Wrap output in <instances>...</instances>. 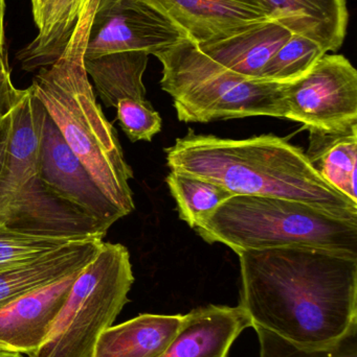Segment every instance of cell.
Returning <instances> with one entry per match:
<instances>
[{
    "instance_id": "6da1fadb",
    "label": "cell",
    "mask_w": 357,
    "mask_h": 357,
    "mask_svg": "<svg viewBox=\"0 0 357 357\" xmlns=\"http://www.w3.org/2000/svg\"><path fill=\"white\" fill-rule=\"evenodd\" d=\"M239 307L251 327L308 348L357 329V256L316 248L245 250Z\"/></svg>"
},
{
    "instance_id": "7a4b0ae2",
    "label": "cell",
    "mask_w": 357,
    "mask_h": 357,
    "mask_svg": "<svg viewBox=\"0 0 357 357\" xmlns=\"http://www.w3.org/2000/svg\"><path fill=\"white\" fill-rule=\"evenodd\" d=\"M172 172L211 181L234 195L301 202L344 220H357V203L333 188L287 138L247 139L198 135L190 130L165 149Z\"/></svg>"
},
{
    "instance_id": "3957f363",
    "label": "cell",
    "mask_w": 357,
    "mask_h": 357,
    "mask_svg": "<svg viewBox=\"0 0 357 357\" xmlns=\"http://www.w3.org/2000/svg\"><path fill=\"white\" fill-rule=\"evenodd\" d=\"M98 2H88L66 50L54 64L39 69L29 88L96 184L126 216L136 208L129 185L133 171L115 127L96 102L84 67L88 31Z\"/></svg>"
},
{
    "instance_id": "277c9868",
    "label": "cell",
    "mask_w": 357,
    "mask_h": 357,
    "mask_svg": "<svg viewBox=\"0 0 357 357\" xmlns=\"http://www.w3.org/2000/svg\"><path fill=\"white\" fill-rule=\"evenodd\" d=\"M207 243L245 250L307 247L357 256V220H344L301 202L232 195L197 220Z\"/></svg>"
},
{
    "instance_id": "5b68a950",
    "label": "cell",
    "mask_w": 357,
    "mask_h": 357,
    "mask_svg": "<svg viewBox=\"0 0 357 357\" xmlns=\"http://www.w3.org/2000/svg\"><path fill=\"white\" fill-rule=\"evenodd\" d=\"M161 86L182 123L272 116L286 119L284 84L245 79L210 59L186 39L156 56Z\"/></svg>"
},
{
    "instance_id": "8992f818",
    "label": "cell",
    "mask_w": 357,
    "mask_h": 357,
    "mask_svg": "<svg viewBox=\"0 0 357 357\" xmlns=\"http://www.w3.org/2000/svg\"><path fill=\"white\" fill-rule=\"evenodd\" d=\"M134 282L130 254L103 243L78 274L48 337L27 357H90L103 331L112 326Z\"/></svg>"
},
{
    "instance_id": "52a82bcc",
    "label": "cell",
    "mask_w": 357,
    "mask_h": 357,
    "mask_svg": "<svg viewBox=\"0 0 357 357\" xmlns=\"http://www.w3.org/2000/svg\"><path fill=\"white\" fill-rule=\"evenodd\" d=\"M286 119L312 131L357 127V71L343 54H325L301 79L284 84Z\"/></svg>"
},
{
    "instance_id": "ba28073f",
    "label": "cell",
    "mask_w": 357,
    "mask_h": 357,
    "mask_svg": "<svg viewBox=\"0 0 357 357\" xmlns=\"http://www.w3.org/2000/svg\"><path fill=\"white\" fill-rule=\"evenodd\" d=\"M186 39L180 27L143 0H99L84 59L125 52L156 56Z\"/></svg>"
},
{
    "instance_id": "9c48e42d",
    "label": "cell",
    "mask_w": 357,
    "mask_h": 357,
    "mask_svg": "<svg viewBox=\"0 0 357 357\" xmlns=\"http://www.w3.org/2000/svg\"><path fill=\"white\" fill-rule=\"evenodd\" d=\"M0 225L23 234L73 239H103L109 230L75 204L52 192L39 175L29 180L0 211Z\"/></svg>"
},
{
    "instance_id": "30bf717a",
    "label": "cell",
    "mask_w": 357,
    "mask_h": 357,
    "mask_svg": "<svg viewBox=\"0 0 357 357\" xmlns=\"http://www.w3.org/2000/svg\"><path fill=\"white\" fill-rule=\"evenodd\" d=\"M39 177L52 192L75 204L109 229L124 218L69 148L48 112L42 132Z\"/></svg>"
},
{
    "instance_id": "8fae6325",
    "label": "cell",
    "mask_w": 357,
    "mask_h": 357,
    "mask_svg": "<svg viewBox=\"0 0 357 357\" xmlns=\"http://www.w3.org/2000/svg\"><path fill=\"white\" fill-rule=\"evenodd\" d=\"M196 44L242 31L270 19L264 0H143Z\"/></svg>"
},
{
    "instance_id": "7c38bea8",
    "label": "cell",
    "mask_w": 357,
    "mask_h": 357,
    "mask_svg": "<svg viewBox=\"0 0 357 357\" xmlns=\"http://www.w3.org/2000/svg\"><path fill=\"white\" fill-rule=\"evenodd\" d=\"M80 272L0 308V351L34 354L48 337Z\"/></svg>"
},
{
    "instance_id": "4fadbf2b",
    "label": "cell",
    "mask_w": 357,
    "mask_h": 357,
    "mask_svg": "<svg viewBox=\"0 0 357 357\" xmlns=\"http://www.w3.org/2000/svg\"><path fill=\"white\" fill-rule=\"evenodd\" d=\"M10 114V139L0 173V211L29 180L39 175L46 111L27 88L24 98Z\"/></svg>"
},
{
    "instance_id": "5bb4252c",
    "label": "cell",
    "mask_w": 357,
    "mask_h": 357,
    "mask_svg": "<svg viewBox=\"0 0 357 357\" xmlns=\"http://www.w3.org/2000/svg\"><path fill=\"white\" fill-rule=\"evenodd\" d=\"M103 239L73 241L35 259L0 272V308L18 298L83 270L98 254Z\"/></svg>"
},
{
    "instance_id": "9a60e30c",
    "label": "cell",
    "mask_w": 357,
    "mask_h": 357,
    "mask_svg": "<svg viewBox=\"0 0 357 357\" xmlns=\"http://www.w3.org/2000/svg\"><path fill=\"white\" fill-rule=\"evenodd\" d=\"M291 36L286 27L270 18L197 46L224 68L245 79L260 81L268 61Z\"/></svg>"
},
{
    "instance_id": "2e32d148",
    "label": "cell",
    "mask_w": 357,
    "mask_h": 357,
    "mask_svg": "<svg viewBox=\"0 0 357 357\" xmlns=\"http://www.w3.org/2000/svg\"><path fill=\"white\" fill-rule=\"evenodd\" d=\"M251 327L239 306L207 305L186 314V320L161 357H226L235 340Z\"/></svg>"
},
{
    "instance_id": "e0dca14e",
    "label": "cell",
    "mask_w": 357,
    "mask_h": 357,
    "mask_svg": "<svg viewBox=\"0 0 357 357\" xmlns=\"http://www.w3.org/2000/svg\"><path fill=\"white\" fill-rule=\"evenodd\" d=\"M90 0H31L38 35L17 54L25 71L54 64L66 50Z\"/></svg>"
},
{
    "instance_id": "ac0fdd59",
    "label": "cell",
    "mask_w": 357,
    "mask_h": 357,
    "mask_svg": "<svg viewBox=\"0 0 357 357\" xmlns=\"http://www.w3.org/2000/svg\"><path fill=\"white\" fill-rule=\"evenodd\" d=\"M270 18L291 33L320 44L327 52L343 45L349 12L346 0H264Z\"/></svg>"
},
{
    "instance_id": "d6986e66",
    "label": "cell",
    "mask_w": 357,
    "mask_h": 357,
    "mask_svg": "<svg viewBox=\"0 0 357 357\" xmlns=\"http://www.w3.org/2000/svg\"><path fill=\"white\" fill-rule=\"evenodd\" d=\"M184 320L186 314H140L103 331L90 357H161Z\"/></svg>"
},
{
    "instance_id": "ffe728a7",
    "label": "cell",
    "mask_w": 357,
    "mask_h": 357,
    "mask_svg": "<svg viewBox=\"0 0 357 357\" xmlns=\"http://www.w3.org/2000/svg\"><path fill=\"white\" fill-rule=\"evenodd\" d=\"M319 175L357 203V127L347 131H309L305 152Z\"/></svg>"
},
{
    "instance_id": "44dd1931",
    "label": "cell",
    "mask_w": 357,
    "mask_h": 357,
    "mask_svg": "<svg viewBox=\"0 0 357 357\" xmlns=\"http://www.w3.org/2000/svg\"><path fill=\"white\" fill-rule=\"evenodd\" d=\"M149 56L145 52H125L84 59L86 73L107 108H115L124 98L147 100L143 75Z\"/></svg>"
},
{
    "instance_id": "7402d4cb",
    "label": "cell",
    "mask_w": 357,
    "mask_h": 357,
    "mask_svg": "<svg viewBox=\"0 0 357 357\" xmlns=\"http://www.w3.org/2000/svg\"><path fill=\"white\" fill-rule=\"evenodd\" d=\"M166 183L175 199L180 220L192 229H195L199 218L234 195L211 181L177 172L171 171L166 178Z\"/></svg>"
},
{
    "instance_id": "603a6c76",
    "label": "cell",
    "mask_w": 357,
    "mask_h": 357,
    "mask_svg": "<svg viewBox=\"0 0 357 357\" xmlns=\"http://www.w3.org/2000/svg\"><path fill=\"white\" fill-rule=\"evenodd\" d=\"M325 54L327 52L320 44L304 36L291 33L264 67L260 81L293 83L309 73Z\"/></svg>"
},
{
    "instance_id": "cb8c5ba5",
    "label": "cell",
    "mask_w": 357,
    "mask_h": 357,
    "mask_svg": "<svg viewBox=\"0 0 357 357\" xmlns=\"http://www.w3.org/2000/svg\"><path fill=\"white\" fill-rule=\"evenodd\" d=\"M253 328L259 339V357H357V329L333 345L308 348L287 341L261 327Z\"/></svg>"
},
{
    "instance_id": "d4e9b609",
    "label": "cell",
    "mask_w": 357,
    "mask_h": 357,
    "mask_svg": "<svg viewBox=\"0 0 357 357\" xmlns=\"http://www.w3.org/2000/svg\"><path fill=\"white\" fill-rule=\"evenodd\" d=\"M75 241L79 239L23 234L8 230L0 225V272L35 259Z\"/></svg>"
},
{
    "instance_id": "484cf974",
    "label": "cell",
    "mask_w": 357,
    "mask_h": 357,
    "mask_svg": "<svg viewBox=\"0 0 357 357\" xmlns=\"http://www.w3.org/2000/svg\"><path fill=\"white\" fill-rule=\"evenodd\" d=\"M119 126L130 142H151L161 129V117L148 100L124 98L117 102Z\"/></svg>"
},
{
    "instance_id": "4316f807",
    "label": "cell",
    "mask_w": 357,
    "mask_h": 357,
    "mask_svg": "<svg viewBox=\"0 0 357 357\" xmlns=\"http://www.w3.org/2000/svg\"><path fill=\"white\" fill-rule=\"evenodd\" d=\"M27 92V89L20 90L15 87L8 56H0V119L10 114Z\"/></svg>"
},
{
    "instance_id": "83f0119b",
    "label": "cell",
    "mask_w": 357,
    "mask_h": 357,
    "mask_svg": "<svg viewBox=\"0 0 357 357\" xmlns=\"http://www.w3.org/2000/svg\"><path fill=\"white\" fill-rule=\"evenodd\" d=\"M10 113L0 119V173L3 167L8 139H10V125H12V114Z\"/></svg>"
},
{
    "instance_id": "f1b7e54d",
    "label": "cell",
    "mask_w": 357,
    "mask_h": 357,
    "mask_svg": "<svg viewBox=\"0 0 357 357\" xmlns=\"http://www.w3.org/2000/svg\"><path fill=\"white\" fill-rule=\"evenodd\" d=\"M4 0H0V56H8L6 54V45H4Z\"/></svg>"
},
{
    "instance_id": "f546056e",
    "label": "cell",
    "mask_w": 357,
    "mask_h": 357,
    "mask_svg": "<svg viewBox=\"0 0 357 357\" xmlns=\"http://www.w3.org/2000/svg\"><path fill=\"white\" fill-rule=\"evenodd\" d=\"M0 357H24L22 354H10V352L0 351Z\"/></svg>"
}]
</instances>
